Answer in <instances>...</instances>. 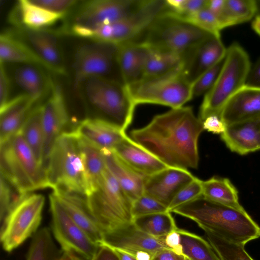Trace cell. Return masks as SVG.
I'll return each instance as SVG.
<instances>
[{
    "label": "cell",
    "instance_id": "cell-1",
    "mask_svg": "<svg viewBox=\"0 0 260 260\" xmlns=\"http://www.w3.org/2000/svg\"><path fill=\"white\" fill-rule=\"evenodd\" d=\"M203 121L190 107L171 109L155 116L145 126L133 130L132 139L170 167L197 169L198 142Z\"/></svg>",
    "mask_w": 260,
    "mask_h": 260
},
{
    "label": "cell",
    "instance_id": "cell-2",
    "mask_svg": "<svg viewBox=\"0 0 260 260\" xmlns=\"http://www.w3.org/2000/svg\"><path fill=\"white\" fill-rule=\"evenodd\" d=\"M194 222L231 242L244 245L260 237V227L244 208H237L206 199L203 196L171 211Z\"/></svg>",
    "mask_w": 260,
    "mask_h": 260
},
{
    "label": "cell",
    "instance_id": "cell-3",
    "mask_svg": "<svg viewBox=\"0 0 260 260\" xmlns=\"http://www.w3.org/2000/svg\"><path fill=\"white\" fill-rule=\"evenodd\" d=\"M45 168L49 188L86 196L79 138L73 130L63 133L57 139Z\"/></svg>",
    "mask_w": 260,
    "mask_h": 260
},
{
    "label": "cell",
    "instance_id": "cell-4",
    "mask_svg": "<svg viewBox=\"0 0 260 260\" xmlns=\"http://www.w3.org/2000/svg\"><path fill=\"white\" fill-rule=\"evenodd\" d=\"M95 111V118L103 119L125 132L131 124L135 107L126 85L103 77L84 80L78 89Z\"/></svg>",
    "mask_w": 260,
    "mask_h": 260
},
{
    "label": "cell",
    "instance_id": "cell-5",
    "mask_svg": "<svg viewBox=\"0 0 260 260\" xmlns=\"http://www.w3.org/2000/svg\"><path fill=\"white\" fill-rule=\"evenodd\" d=\"M213 36L164 10L134 41L151 49L183 56Z\"/></svg>",
    "mask_w": 260,
    "mask_h": 260
},
{
    "label": "cell",
    "instance_id": "cell-6",
    "mask_svg": "<svg viewBox=\"0 0 260 260\" xmlns=\"http://www.w3.org/2000/svg\"><path fill=\"white\" fill-rule=\"evenodd\" d=\"M1 176L23 193L49 188L45 169L37 161L20 131L1 144Z\"/></svg>",
    "mask_w": 260,
    "mask_h": 260
},
{
    "label": "cell",
    "instance_id": "cell-7",
    "mask_svg": "<svg viewBox=\"0 0 260 260\" xmlns=\"http://www.w3.org/2000/svg\"><path fill=\"white\" fill-rule=\"evenodd\" d=\"M250 68L249 57L245 50L237 43L231 44L227 48L214 84L205 94L199 116L202 121L211 115L220 117L228 100L245 85Z\"/></svg>",
    "mask_w": 260,
    "mask_h": 260
},
{
    "label": "cell",
    "instance_id": "cell-8",
    "mask_svg": "<svg viewBox=\"0 0 260 260\" xmlns=\"http://www.w3.org/2000/svg\"><path fill=\"white\" fill-rule=\"evenodd\" d=\"M86 199L103 236L133 222V202L107 168L98 187Z\"/></svg>",
    "mask_w": 260,
    "mask_h": 260
},
{
    "label": "cell",
    "instance_id": "cell-9",
    "mask_svg": "<svg viewBox=\"0 0 260 260\" xmlns=\"http://www.w3.org/2000/svg\"><path fill=\"white\" fill-rule=\"evenodd\" d=\"M127 86L136 106L152 104L176 109L193 98L192 84L182 69L159 76L143 78Z\"/></svg>",
    "mask_w": 260,
    "mask_h": 260
},
{
    "label": "cell",
    "instance_id": "cell-10",
    "mask_svg": "<svg viewBox=\"0 0 260 260\" xmlns=\"http://www.w3.org/2000/svg\"><path fill=\"white\" fill-rule=\"evenodd\" d=\"M165 9V1L142 0L132 13L115 22L81 32L78 37L114 44L137 39Z\"/></svg>",
    "mask_w": 260,
    "mask_h": 260
},
{
    "label": "cell",
    "instance_id": "cell-11",
    "mask_svg": "<svg viewBox=\"0 0 260 260\" xmlns=\"http://www.w3.org/2000/svg\"><path fill=\"white\" fill-rule=\"evenodd\" d=\"M118 45L92 41L75 52L72 68L74 87L78 89L85 80L103 77L124 84L117 60Z\"/></svg>",
    "mask_w": 260,
    "mask_h": 260
},
{
    "label": "cell",
    "instance_id": "cell-12",
    "mask_svg": "<svg viewBox=\"0 0 260 260\" xmlns=\"http://www.w3.org/2000/svg\"><path fill=\"white\" fill-rule=\"evenodd\" d=\"M45 197L29 193L6 216L1 223L3 247L11 252L33 236L40 224Z\"/></svg>",
    "mask_w": 260,
    "mask_h": 260
},
{
    "label": "cell",
    "instance_id": "cell-13",
    "mask_svg": "<svg viewBox=\"0 0 260 260\" xmlns=\"http://www.w3.org/2000/svg\"><path fill=\"white\" fill-rule=\"evenodd\" d=\"M142 0H90L81 4L62 32L77 36L80 32L106 25L128 16Z\"/></svg>",
    "mask_w": 260,
    "mask_h": 260
},
{
    "label": "cell",
    "instance_id": "cell-14",
    "mask_svg": "<svg viewBox=\"0 0 260 260\" xmlns=\"http://www.w3.org/2000/svg\"><path fill=\"white\" fill-rule=\"evenodd\" d=\"M49 201L52 233L63 251L72 253L82 259L91 260L99 244L72 219L52 193Z\"/></svg>",
    "mask_w": 260,
    "mask_h": 260
},
{
    "label": "cell",
    "instance_id": "cell-15",
    "mask_svg": "<svg viewBox=\"0 0 260 260\" xmlns=\"http://www.w3.org/2000/svg\"><path fill=\"white\" fill-rule=\"evenodd\" d=\"M42 111L44 138L43 166L45 168L55 142L66 132L65 129L70 121L62 89L51 79L49 96L42 104Z\"/></svg>",
    "mask_w": 260,
    "mask_h": 260
},
{
    "label": "cell",
    "instance_id": "cell-16",
    "mask_svg": "<svg viewBox=\"0 0 260 260\" xmlns=\"http://www.w3.org/2000/svg\"><path fill=\"white\" fill-rule=\"evenodd\" d=\"M15 31L45 64L47 70L66 74L64 56L58 32L50 29L30 30L18 28Z\"/></svg>",
    "mask_w": 260,
    "mask_h": 260
},
{
    "label": "cell",
    "instance_id": "cell-17",
    "mask_svg": "<svg viewBox=\"0 0 260 260\" xmlns=\"http://www.w3.org/2000/svg\"><path fill=\"white\" fill-rule=\"evenodd\" d=\"M226 50L220 36L211 37L183 56L184 74L192 84L206 71L223 60Z\"/></svg>",
    "mask_w": 260,
    "mask_h": 260
},
{
    "label": "cell",
    "instance_id": "cell-18",
    "mask_svg": "<svg viewBox=\"0 0 260 260\" xmlns=\"http://www.w3.org/2000/svg\"><path fill=\"white\" fill-rule=\"evenodd\" d=\"M196 177L187 169L168 167L145 177L144 193L168 208L177 193Z\"/></svg>",
    "mask_w": 260,
    "mask_h": 260
},
{
    "label": "cell",
    "instance_id": "cell-19",
    "mask_svg": "<svg viewBox=\"0 0 260 260\" xmlns=\"http://www.w3.org/2000/svg\"><path fill=\"white\" fill-rule=\"evenodd\" d=\"M164 238L153 237L138 229L132 222L104 235L101 242L129 253L144 251L154 254L168 249Z\"/></svg>",
    "mask_w": 260,
    "mask_h": 260
},
{
    "label": "cell",
    "instance_id": "cell-20",
    "mask_svg": "<svg viewBox=\"0 0 260 260\" xmlns=\"http://www.w3.org/2000/svg\"><path fill=\"white\" fill-rule=\"evenodd\" d=\"M220 117L226 126L260 119V88L243 86L226 102Z\"/></svg>",
    "mask_w": 260,
    "mask_h": 260
},
{
    "label": "cell",
    "instance_id": "cell-21",
    "mask_svg": "<svg viewBox=\"0 0 260 260\" xmlns=\"http://www.w3.org/2000/svg\"><path fill=\"white\" fill-rule=\"evenodd\" d=\"M73 130L79 138L101 150H113L127 136L111 123L92 117L77 122Z\"/></svg>",
    "mask_w": 260,
    "mask_h": 260
},
{
    "label": "cell",
    "instance_id": "cell-22",
    "mask_svg": "<svg viewBox=\"0 0 260 260\" xmlns=\"http://www.w3.org/2000/svg\"><path fill=\"white\" fill-rule=\"evenodd\" d=\"M52 193L93 241L99 244L103 241V233L89 208L85 196L62 190H53Z\"/></svg>",
    "mask_w": 260,
    "mask_h": 260
},
{
    "label": "cell",
    "instance_id": "cell-23",
    "mask_svg": "<svg viewBox=\"0 0 260 260\" xmlns=\"http://www.w3.org/2000/svg\"><path fill=\"white\" fill-rule=\"evenodd\" d=\"M113 150L125 164L145 177L170 167L127 136Z\"/></svg>",
    "mask_w": 260,
    "mask_h": 260
},
{
    "label": "cell",
    "instance_id": "cell-24",
    "mask_svg": "<svg viewBox=\"0 0 260 260\" xmlns=\"http://www.w3.org/2000/svg\"><path fill=\"white\" fill-rule=\"evenodd\" d=\"M220 136L226 147L239 154L259 150L260 119L227 125Z\"/></svg>",
    "mask_w": 260,
    "mask_h": 260
},
{
    "label": "cell",
    "instance_id": "cell-25",
    "mask_svg": "<svg viewBox=\"0 0 260 260\" xmlns=\"http://www.w3.org/2000/svg\"><path fill=\"white\" fill-rule=\"evenodd\" d=\"M65 17L36 5L30 0H19L11 13L10 20L18 28L40 30L49 29Z\"/></svg>",
    "mask_w": 260,
    "mask_h": 260
},
{
    "label": "cell",
    "instance_id": "cell-26",
    "mask_svg": "<svg viewBox=\"0 0 260 260\" xmlns=\"http://www.w3.org/2000/svg\"><path fill=\"white\" fill-rule=\"evenodd\" d=\"M36 103L28 95L23 94L10 99L0 107V144L20 131Z\"/></svg>",
    "mask_w": 260,
    "mask_h": 260
},
{
    "label": "cell",
    "instance_id": "cell-27",
    "mask_svg": "<svg viewBox=\"0 0 260 260\" xmlns=\"http://www.w3.org/2000/svg\"><path fill=\"white\" fill-rule=\"evenodd\" d=\"M148 51L147 47L135 41L118 44V63L125 85L135 83L143 77Z\"/></svg>",
    "mask_w": 260,
    "mask_h": 260
},
{
    "label": "cell",
    "instance_id": "cell-28",
    "mask_svg": "<svg viewBox=\"0 0 260 260\" xmlns=\"http://www.w3.org/2000/svg\"><path fill=\"white\" fill-rule=\"evenodd\" d=\"M106 167L133 202L144 193L145 176L133 170L113 150H101Z\"/></svg>",
    "mask_w": 260,
    "mask_h": 260
},
{
    "label": "cell",
    "instance_id": "cell-29",
    "mask_svg": "<svg viewBox=\"0 0 260 260\" xmlns=\"http://www.w3.org/2000/svg\"><path fill=\"white\" fill-rule=\"evenodd\" d=\"M0 62L33 64L47 69L45 64L26 43L12 31L0 35Z\"/></svg>",
    "mask_w": 260,
    "mask_h": 260
},
{
    "label": "cell",
    "instance_id": "cell-30",
    "mask_svg": "<svg viewBox=\"0 0 260 260\" xmlns=\"http://www.w3.org/2000/svg\"><path fill=\"white\" fill-rule=\"evenodd\" d=\"M79 142L84 169L86 197L98 187L107 167L101 149L80 138Z\"/></svg>",
    "mask_w": 260,
    "mask_h": 260
},
{
    "label": "cell",
    "instance_id": "cell-31",
    "mask_svg": "<svg viewBox=\"0 0 260 260\" xmlns=\"http://www.w3.org/2000/svg\"><path fill=\"white\" fill-rule=\"evenodd\" d=\"M40 68L33 64H22L14 73L16 83L35 103L41 100L50 87V79L46 80Z\"/></svg>",
    "mask_w": 260,
    "mask_h": 260
},
{
    "label": "cell",
    "instance_id": "cell-32",
    "mask_svg": "<svg viewBox=\"0 0 260 260\" xmlns=\"http://www.w3.org/2000/svg\"><path fill=\"white\" fill-rule=\"evenodd\" d=\"M20 131L38 162L44 167V138L42 104L35 105L32 108Z\"/></svg>",
    "mask_w": 260,
    "mask_h": 260
},
{
    "label": "cell",
    "instance_id": "cell-33",
    "mask_svg": "<svg viewBox=\"0 0 260 260\" xmlns=\"http://www.w3.org/2000/svg\"><path fill=\"white\" fill-rule=\"evenodd\" d=\"M203 196L211 201L237 208L243 207L239 202L238 192L230 180L213 177L202 181Z\"/></svg>",
    "mask_w": 260,
    "mask_h": 260
},
{
    "label": "cell",
    "instance_id": "cell-34",
    "mask_svg": "<svg viewBox=\"0 0 260 260\" xmlns=\"http://www.w3.org/2000/svg\"><path fill=\"white\" fill-rule=\"evenodd\" d=\"M183 61L180 55L148 48L143 78L159 76L182 69Z\"/></svg>",
    "mask_w": 260,
    "mask_h": 260
},
{
    "label": "cell",
    "instance_id": "cell-35",
    "mask_svg": "<svg viewBox=\"0 0 260 260\" xmlns=\"http://www.w3.org/2000/svg\"><path fill=\"white\" fill-rule=\"evenodd\" d=\"M256 1L225 0L224 9L217 17L222 29L251 20L257 14Z\"/></svg>",
    "mask_w": 260,
    "mask_h": 260
},
{
    "label": "cell",
    "instance_id": "cell-36",
    "mask_svg": "<svg viewBox=\"0 0 260 260\" xmlns=\"http://www.w3.org/2000/svg\"><path fill=\"white\" fill-rule=\"evenodd\" d=\"M133 223L140 230L155 238H164L178 229L171 212L156 213L133 219Z\"/></svg>",
    "mask_w": 260,
    "mask_h": 260
},
{
    "label": "cell",
    "instance_id": "cell-37",
    "mask_svg": "<svg viewBox=\"0 0 260 260\" xmlns=\"http://www.w3.org/2000/svg\"><path fill=\"white\" fill-rule=\"evenodd\" d=\"M182 252L189 260H221L210 243L202 237L178 229Z\"/></svg>",
    "mask_w": 260,
    "mask_h": 260
},
{
    "label": "cell",
    "instance_id": "cell-38",
    "mask_svg": "<svg viewBox=\"0 0 260 260\" xmlns=\"http://www.w3.org/2000/svg\"><path fill=\"white\" fill-rule=\"evenodd\" d=\"M61 253L53 240L50 229L43 228L33 235L26 260H59Z\"/></svg>",
    "mask_w": 260,
    "mask_h": 260
},
{
    "label": "cell",
    "instance_id": "cell-39",
    "mask_svg": "<svg viewBox=\"0 0 260 260\" xmlns=\"http://www.w3.org/2000/svg\"><path fill=\"white\" fill-rule=\"evenodd\" d=\"M208 241L221 260H253L244 245L228 241L209 232H205Z\"/></svg>",
    "mask_w": 260,
    "mask_h": 260
},
{
    "label": "cell",
    "instance_id": "cell-40",
    "mask_svg": "<svg viewBox=\"0 0 260 260\" xmlns=\"http://www.w3.org/2000/svg\"><path fill=\"white\" fill-rule=\"evenodd\" d=\"M28 193H23L1 176L0 219L8 214Z\"/></svg>",
    "mask_w": 260,
    "mask_h": 260
},
{
    "label": "cell",
    "instance_id": "cell-41",
    "mask_svg": "<svg viewBox=\"0 0 260 260\" xmlns=\"http://www.w3.org/2000/svg\"><path fill=\"white\" fill-rule=\"evenodd\" d=\"M208 0H167L165 11L184 19L207 7Z\"/></svg>",
    "mask_w": 260,
    "mask_h": 260
},
{
    "label": "cell",
    "instance_id": "cell-42",
    "mask_svg": "<svg viewBox=\"0 0 260 260\" xmlns=\"http://www.w3.org/2000/svg\"><path fill=\"white\" fill-rule=\"evenodd\" d=\"M186 20L214 36H220L222 29L217 17L207 8H203L185 18Z\"/></svg>",
    "mask_w": 260,
    "mask_h": 260
},
{
    "label": "cell",
    "instance_id": "cell-43",
    "mask_svg": "<svg viewBox=\"0 0 260 260\" xmlns=\"http://www.w3.org/2000/svg\"><path fill=\"white\" fill-rule=\"evenodd\" d=\"M169 211L168 208L153 197L144 193L133 202L132 213L135 217Z\"/></svg>",
    "mask_w": 260,
    "mask_h": 260
},
{
    "label": "cell",
    "instance_id": "cell-44",
    "mask_svg": "<svg viewBox=\"0 0 260 260\" xmlns=\"http://www.w3.org/2000/svg\"><path fill=\"white\" fill-rule=\"evenodd\" d=\"M202 181L197 177L182 188L175 196L168 210L171 212L175 208L203 196Z\"/></svg>",
    "mask_w": 260,
    "mask_h": 260
},
{
    "label": "cell",
    "instance_id": "cell-45",
    "mask_svg": "<svg viewBox=\"0 0 260 260\" xmlns=\"http://www.w3.org/2000/svg\"><path fill=\"white\" fill-rule=\"evenodd\" d=\"M224 58L206 71L192 83L193 98L206 93L212 88L220 72Z\"/></svg>",
    "mask_w": 260,
    "mask_h": 260
},
{
    "label": "cell",
    "instance_id": "cell-46",
    "mask_svg": "<svg viewBox=\"0 0 260 260\" xmlns=\"http://www.w3.org/2000/svg\"><path fill=\"white\" fill-rule=\"evenodd\" d=\"M32 3L51 12L66 16L78 2L76 0H30Z\"/></svg>",
    "mask_w": 260,
    "mask_h": 260
},
{
    "label": "cell",
    "instance_id": "cell-47",
    "mask_svg": "<svg viewBox=\"0 0 260 260\" xmlns=\"http://www.w3.org/2000/svg\"><path fill=\"white\" fill-rule=\"evenodd\" d=\"M204 130L216 134H223L226 128V125L217 115H211L203 121Z\"/></svg>",
    "mask_w": 260,
    "mask_h": 260
},
{
    "label": "cell",
    "instance_id": "cell-48",
    "mask_svg": "<svg viewBox=\"0 0 260 260\" xmlns=\"http://www.w3.org/2000/svg\"><path fill=\"white\" fill-rule=\"evenodd\" d=\"M10 80L5 69L4 63L0 66V107L4 106L10 100Z\"/></svg>",
    "mask_w": 260,
    "mask_h": 260
},
{
    "label": "cell",
    "instance_id": "cell-49",
    "mask_svg": "<svg viewBox=\"0 0 260 260\" xmlns=\"http://www.w3.org/2000/svg\"><path fill=\"white\" fill-rule=\"evenodd\" d=\"M91 260H120L114 250L110 246L101 242Z\"/></svg>",
    "mask_w": 260,
    "mask_h": 260
},
{
    "label": "cell",
    "instance_id": "cell-50",
    "mask_svg": "<svg viewBox=\"0 0 260 260\" xmlns=\"http://www.w3.org/2000/svg\"><path fill=\"white\" fill-rule=\"evenodd\" d=\"M164 242L169 249L178 254L183 255L181 237L178 229L168 234L164 238Z\"/></svg>",
    "mask_w": 260,
    "mask_h": 260
},
{
    "label": "cell",
    "instance_id": "cell-51",
    "mask_svg": "<svg viewBox=\"0 0 260 260\" xmlns=\"http://www.w3.org/2000/svg\"><path fill=\"white\" fill-rule=\"evenodd\" d=\"M245 85L260 88V58L250 69Z\"/></svg>",
    "mask_w": 260,
    "mask_h": 260
},
{
    "label": "cell",
    "instance_id": "cell-52",
    "mask_svg": "<svg viewBox=\"0 0 260 260\" xmlns=\"http://www.w3.org/2000/svg\"><path fill=\"white\" fill-rule=\"evenodd\" d=\"M186 257L169 249H164L155 253L151 260H186Z\"/></svg>",
    "mask_w": 260,
    "mask_h": 260
},
{
    "label": "cell",
    "instance_id": "cell-53",
    "mask_svg": "<svg viewBox=\"0 0 260 260\" xmlns=\"http://www.w3.org/2000/svg\"><path fill=\"white\" fill-rule=\"evenodd\" d=\"M112 248L117 253L120 260H136V258L131 254L118 248Z\"/></svg>",
    "mask_w": 260,
    "mask_h": 260
},
{
    "label": "cell",
    "instance_id": "cell-54",
    "mask_svg": "<svg viewBox=\"0 0 260 260\" xmlns=\"http://www.w3.org/2000/svg\"><path fill=\"white\" fill-rule=\"evenodd\" d=\"M59 260H83L76 255L67 251L61 253Z\"/></svg>",
    "mask_w": 260,
    "mask_h": 260
},
{
    "label": "cell",
    "instance_id": "cell-55",
    "mask_svg": "<svg viewBox=\"0 0 260 260\" xmlns=\"http://www.w3.org/2000/svg\"><path fill=\"white\" fill-rule=\"evenodd\" d=\"M252 27L255 31L260 35V15H256L252 22Z\"/></svg>",
    "mask_w": 260,
    "mask_h": 260
},
{
    "label": "cell",
    "instance_id": "cell-56",
    "mask_svg": "<svg viewBox=\"0 0 260 260\" xmlns=\"http://www.w3.org/2000/svg\"><path fill=\"white\" fill-rule=\"evenodd\" d=\"M257 4V14L256 15H260V1H256Z\"/></svg>",
    "mask_w": 260,
    "mask_h": 260
},
{
    "label": "cell",
    "instance_id": "cell-57",
    "mask_svg": "<svg viewBox=\"0 0 260 260\" xmlns=\"http://www.w3.org/2000/svg\"><path fill=\"white\" fill-rule=\"evenodd\" d=\"M186 260H189V259H188V258H186Z\"/></svg>",
    "mask_w": 260,
    "mask_h": 260
}]
</instances>
